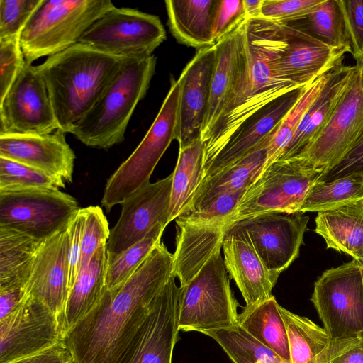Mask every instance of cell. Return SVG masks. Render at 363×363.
Wrapping results in <instances>:
<instances>
[{"instance_id": "obj_9", "label": "cell", "mask_w": 363, "mask_h": 363, "mask_svg": "<svg viewBox=\"0 0 363 363\" xmlns=\"http://www.w3.org/2000/svg\"><path fill=\"white\" fill-rule=\"evenodd\" d=\"M311 301L331 340L363 333V265L353 259L325 270L314 284Z\"/></svg>"}, {"instance_id": "obj_38", "label": "cell", "mask_w": 363, "mask_h": 363, "mask_svg": "<svg viewBox=\"0 0 363 363\" xmlns=\"http://www.w3.org/2000/svg\"><path fill=\"white\" fill-rule=\"evenodd\" d=\"M330 71L307 85L299 99L271 135L267 147V158L264 169L272 162L278 160L289 145L301 118L327 82Z\"/></svg>"}, {"instance_id": "obj_48", "label": "cell", "mask_w": 363, "mask_h": 363, "mask_svg": "<svg viewBox=\"0 0 363 363\" xmlns=\"http://www.w3.org/2000/svg\"><path fill=\"white\" fill-rule=\"evenodd\" d=\"M84 219V208H79L67 225V230L70 238L69 289L72 287L79 272V262Z\"/></svg>"}, {"instance_id": "obj_49", "label": "cell", "mask_w": 363, "mask_h": 363, "mask_svg": "<svg viewBox=\"0 0 363 363\" xmlns=\"http://www.w3.org/2000/svg\"><path fill=\"white\" fill-rule=\"evenodd\" d=\"M329 363H363V340L360 337L331 340Z\"/></svg>"}, {"instance_id": "obj_36", "label": "cell", "mask_w": 363, "mask_h": 363, "mask_svg": "<svg viewBox=\"0 0 363 363\" xmlns=\"http://www.w3.org/2000/svg\"><path fill=\"white\" fill-rule=\"evenodd\" d=\"M363 199V174H353L330 182H318L306 195L299 213L319 212Z\"/></svg>"}, {"instance_id": "obj_46", "label": "cell", "mask_w": 363, "mask_h": 363, "mask_svg": "<svg viewBox=\"0 0 363 363\" xmlns=\"http://www.w3.org/2000/svg\"><path fill=\"white\" fill-rule=\"evenodd\" d=\"M246 19L243 0H220L214 22L216 44Z\"/></svg>"}, {"instance_id": "obj_42", "label": "cell", "mask_w": 363, "mask_h": 363, "mask_svg": "<svg viewBox=\"0 0 363 363\" xmlns=\"http://www.w3.org/2000/svg\"><path fill=\"white\" fill-rule=\"evenodd\" d=\"M43 0H0V39L20 37Z\"/></svg>"}, {"instance_id": "obj_47", "label": "cell", "mask_w": 363, "mask_h": 363, "mask_svg": "<svg viewBox=\"0 0 363 363\" xmlns=\"http://www.w3.org/2000/svg\"><path fill=\"white\" fill-rule=\"evenodd\" d=\"M353 174H363V134L340 161L323 174L320 182H330Z\"/></svg>"}, {"instance_id": "obj_18", "label": "cell", "mask_w": 363, "mask_h": 363, "mask_svg": "<svg viewBox=\"0 0 363 363\" xmlns=\"http://www.w3.org/2000/svg\"><path fill=\"white\" fill-rule=\"evenodd\" d=\"M70 238L67 227L43 242L37 252L25 298L40 301L60 318L69 293Z\"/></svg>"}, {"instance_id": "obj_40", "label": "cell", "mask_w": 363, "mask_h": 363, "mask_svg": "<svg viewBox=\"0 0 363 363\" xmlns=\"http://www.w3.org/2000/svg\"><path fill=\"white\" fill-rule=\"evenodd\" d=\"M65 182L42 171L0 157V190L23 189H58Z\"/></svg>"}, {"instance_id": "obj_15", "label": "cell", "mask_w": 363, "mask_h": 363, "mask_svg": "<svg viewBox=\"0 0 363 363\" xmlns=\"http://www.w3.org/2000/svg\"><path fill=\"white\" fill-rule=\"evenodd\" d=\"M172 276L116 363H172L179 334L180 286Z\"/></svg>"}, {"instance_id": "obj_44", "label": "cell", "mask_w": 363, "mask_h": 363, "mask_svg": "<svg viewBox=\"0 0 363 363\" xmlns=\"http://www.w3.org/2000/svg\"><path fill=\"white\" fill-rule=\"evenodd\" d=\"M25 64L19 37L0 39V99Z\"/></svg>"}, {"instance_id": "obj_14", "label": "cell", "mask_w": 363, "mask_h": 363, "mask_svg": "<svg viewBox=\"0 0 363 363\" xmlns=\"http://www.w3.org/2000/svg\"><path fill=\"white\" fill-rule=\"evenodd\" d=\"M172 173L141 187L121 203V216L106 242L107 264L143 239L158 224H169Z\"/></svg>"}, {"instance_id": "obj_51", "label": "cell", "mask_w": 363, "mask_h": 363, "mask_svg": "<svg viewBox=\"0 0 363 363\" xmlns=\"http://www.w3.org/2000/svg\"><path fill=\"white\" fill-rule=\"evenodd\" d=\"M25 299L23 287L11 288L0 291V320L4 318L16 308Z\"/></svg>"}, {"instance_id": "obj_22", "label": "cell", "mask_w": 363, "mask_h": 363, "mask_svg": "<svg viewBox=\"0 0 363 363\" xmlns=\"http://www.w3.org/2000/svg\"><path fill=\"white\" fill-rule=\"evenodd\" d=\"M65 133L58 129L45 135H0V157L71 183L75 154L66 141Z\"/></svg>"}, {"instance_id": "obj_23", "label": "cell", "mask_w": 363, "mask_h": 363, "mask_svg": "<svg viewBox=\"0 0 363 363\" xmlns=\"http://www.w3.org/2000/svg\"><path fill=\"white\" fill-rule=\"evenodd\" d=\"M222 247L225 269L239 289L245 306L271 298L280 274L265 267L246 231L236 226L230 227Z\"/></svg>"}, {"instance_id": "obj_53", "label": "cell", "mask_w": 363, "mask_h": 363, "mask_svg": "<svg viewBox=\"0 0 363 363\" xmlns=\"http://www.w3.org/2000/svg\"><path fill=\"white\" fill-rule=\"evenodd\" d=\"M362 265H363V262H362ZM359 337L363 340V333L360 335Z\"/></svg>"}, {"instance_id": "obj_16", "label": "cell", "mask_w": 363, "mask_h": 363, "mask_svg": "<svg viewBox=\"0 0 363 363\" xmlns=\"http://www.w3.org/2000/svg\"><path fill=\"white\" fill-rule=\"evenodd\" d=\"M62 341L58 316L43 303L25 298L0 320V363L34 354Z\"/></svg>"}, {"instance_id": "obj_10", "label": "cell", "mask_w": 363, "mask_h": 363, "mask_svg": "<svg viewBox=\"0 0 363 363\" xmlns=\"http://www.w3.org/2000/svg\"><path fill=\"white\" fill-rule=\"evenodd\" d=\"M79 208L75 198L58 189L0 190V228L43 242L66 228Z\"/></svg>"}, {"instance_id": "obj_4", "label": "cell", "mask_w": 363, "mask_h": 363, "mask_svg": "<svg viewBox=\"0 0 363 363\" xmlns=\"http://www.w3.org/2000/svg\"><path fill=\"white\" fill-rule=\"evenodd\" d=\"M156 64L153 55L125 57L95 104L69 133L88 147L106 150L122 143L134 110L149 89Z\"/></svg>"}, {"instance_id": "obj_19", "label": "cell", "mask_w": 363, "mask_h": 363, "mask_svg": "<svg viewBox=\"0 0 363 363\" xmlns=\"http://www.w3.org/2000/svg\"><path fill=\"white\" fill-rule=\"evenodd\" d=\"M216 48L198 50L179 77L182 82L175 140L179 148L201 140Z\"/></svg>"}, {"instance_id": "obj_20", "label": "cell", "mask_w": 363, "mask_h": 363, "mask_svg": "<svg viewBox=\"0 0 363 363\" xmlns=\"http://www.w3.org/2000/svg\"><path fill=\"white\" fill-rule=\"evenodd\" d=\"M287 45L275 62L277 75L304 86L342 63L350 50L330 46L289 25H282Z\"/></svg>"}, {"instance_id": "obj_11", "label": "cell", "mask_w": 363, "mask_h": 363, "mask_svg": "<svg viewBox=\"0 0 363 363\" xmlns=\"http://www.w3.org/2000/svg\"><path fill=\"white\" fill-rule=\"evenodd\" d=\"M165 39L158 16L114 6L85 31L79 43L118 57H139L152 55Z\"/></svg>"}, {"instance_id": "obj_35", "label": "cell", "mask_w": 363, "mask_h": 363, "mask_svg": "<svg viewBox=\"0 0 363 363\" xmlns=\"http://www.w3.org/2000/svg\"><path fill=\"white\" fill-rule=\"evenodd\" d=\"M284 25L297 28L330 46L347 48L351 52L338 0H323L303 18Z\"/></svg>"}, {"instance_id": "obj_33", "label": "cell", "mask_w": 363, "mask_h": 363, "mask_svg": "<svg viewBox=\"0 0 363 363\" xmlns=\"http://www.w3.org/2000/svg\"><path fill=\"white\" fill-rule=\"evenodd\" d=\"M203 178V143L201 140L179 148L172 172L168 223L186 213Z\"/></svg>"}, {"instance_id": "obj_7", "label": "cell", "mask_w": 363, "mask_h": 363, "mask_svg": "<svg viewBox=\"0 0 363 363\" xmlns=\"http://www.w3.org/2000/svg\"><path fill=\"white\" fill-rule=\"evenodd\" d=\"M238 306L218 251L186 285L180 286L179 329L205 335L235 326Z\"/></svg>"}, {"instance_id": "obj_37", "label": "cell", "mask_w": 363, "mask_h": 363, "mask_svg": "<svg viewBox=\"0 0 363 363\" xmlns=\"http://www.w3.org/2000/svg\"><path fill=\"white\" fill-rule=\"evenodd\" d=\"M205 335L220 346L233 363H288L238 325Z\"/></svg>"}, {"instance_id": "obj_26", "label": "cell", "mask_w": 363, "mask_h": 363, "mask_svg": "<svg viewBox=\"0 0 363 363\" xmlns=\"http://www.w3.org/2000/svg\"><path fill=\"white\" fill-rule=\"evenodd\" d=\"M220 0H167L168 25L175 39L197 48L216 45L214 22Z\"/></svg>"}, {"instance_id": "obj_39", "label": "cell", "mask_w": 363, "mask_h": 363, "mask_svg": "<svg viewBox=\"0 0 363 363\" xmlns=\"http://www.w3.org/2000/svg\"><path fill=\"white\" fill-rule=\"evenodd\" d=\"M158 224L141 240L122 252L113 262L107 264L106 286L111 290L125 282L145 260L152 250L161 241L165 229Z\"/></svg>"}, {"instance_id": "obj_45", "label": "cell", "mask_w": 363, "mask_h": 363, "mask_svg": "<svg viewBox=\"0 0 363 363\" xmlns=\"http://www.w3.org/2000/svg\"><path fill=\"white\" fill-rule=\"evenodd\" d=\"M351 54L355 61L363 60V0H338Z\"/></svg>"}, {"instance_id": "obj_13", "label": "cell", "mask_w": 363, "mask_h": 363, "mask_svg": "<svg viewBox=\"0 0 363 363\" xmlns=\"http://www.w3.org/2000/svg\"><path fill=\"white\" fill-rule=\"evenodd\" d=\"M58 129L45 80L37 65L25 61L0 99V135H45Z\"/></svg>"}, {"instance_id": "obj_30", "label": "cell", "mask_w": 363, "mask_h": 363, "mask_svg": "<svg viewBox=\"0 0 363 363\" xmlns=\"http://www.w3.org/2000/svg\"><path fill=\"white\" fill-rule=\"evenodd\" d=\"M275 297L245 306L238 314V325L282 359L291 362L286 325Z\"/></svg>"}, {"instance_id": "obj_8", "label": "cell", "mask_w": 363, "mask_h": 363, "mask_svg": "<svg viewBox=\"0 0 363 363\" xmlns=\"http://www.w3.org/2000/svg\"><path fill=\"white\" fill-rule=\"evenodd\" d=\"M323 172L296 158L274 161L246 190L231 218V226L262 213H299L306 195L320 182Z\"/></svg>"}, {"instance_id": "obj_41", "label": "cell", "mask_w": 363, "mask_h": 363, "mask_svg": "<svg viewBox=\"0 0 363 363\" xmlns=\"http://www.w3.org/2000/svg\"><path fill=\"white\" fill-rule=\"evenodd\" d=\"M85 219L82 237L79 272L86 267L99 247L106 242L110 230L108 223L99 206L84 208ZM78 272V274H79Z\"/></svg>"}, {"instance_id": "obj_31", "label": "cell", "mask_w": 363, "mask_h": 363, "mask_svg": "<svg viewBox=\"0 0 363 363\" xmlns=\"http://www.w3.org/2000/svg\"><path fill=\"white\" fill-rule=\"evenodd\" d=\"M41 243L20 232L0 228V291L25 287Z\"/></svg>"}, {"instance_id": "obj_34", "label": "cell", "mask_w": 363, "mask_h": 363, "mask_svg": "<svg viewBox=\"0 0 363 363\" xmlns=\"http://www.w3.org/2000/svg\"><path fill=\"white\" fill-rule=\"evenodd\" d=\"M286 325L291 363H329L331 340L310 319L279 306Z\"/></svg>"}, {"instance_id": "obj_29", "label": "cell", "mask_w": 363, "mask_h": 363, "mask_svg": "<svg viewBox=\"0 0 363 363\" xmlns=\"http://www.w3.org/2000/svg\"><path fill=\"white\" fill-rule=\"evenodd\" d=\"M267 145L264 140L228 167L203 179L187 212L203 208L221 194L249 188L266 166Z\"/></svg>"}, {"instance_id": "obj_52", "label": "cell", "mask_w": 363, "mask_h": 363, "mask_svg": "<svg viewBox=\"0 0 363 363\" xmlns=\"http://www.w3.org/2000/svg\"><path fill=\"white\" fill-rule=\"evenodd\" d=\"M263 0H243L247 18L259 17Z\"/></svg>"}, {"instance_id": "obj_1", "label": "cell", "mask_w": 363, "mask_h": 363, "mask_svg": "<svg viewBox=\"0 0 363 363\" xmlns=\"http://www.w3.org/2000/svg\"><path fill=\"white\" fill-rule=\"evenodd\" d=\"M172 259L161 240L125 282L106 289L63 339L73 363L116 362L172 276Z\"/></svg>"}, {"instance_id": "obj_2", "label": "cell", "mask_w": 363, "mask_h": 363, "mask_svg": "<svg viewBox=\"0 0 363 363\" xmlns=\"http://www.w3.org/2000/svg\"><path fill=\"white\" fill-rule=\"evenodd\" d=\"M286 45L283 26L277 22L262 17L247 18L238 28L234 80L222 115L203 141V172L250 117L302 87L276 72L275 62Z\"/></svg>"}, {"instance_id": "obj_27", "label": "cell", "mask_w": 363, "mask_h": 363, "mask_svg": "<svg viewBox=\"0 0 363 363\" xmlns=\"http://www.w3.org/2000/svg\"><path fill=\"white\" fill-rule=\"evenodd\" d=\"M315 223L327 248L363 262V199L319 211Z\"/></svg>"}, {"instance_id": "obj_25", "label": "cell", "mask_w": 363, "mask_h": 363, "mask_svg": "<svg viewBox=\"0 0 363 363\" xmlns=\"http://www.w3.org/2000/svg\"><path fill=\"white\" fill-rule=\"evenodd\" d=\"M353 69L354 65L341 63L330 71L327 82L307 108L291 141L278 160L297 157L320 133L340 99Z\"/></svg>"}, {"instance_id": "obj_3", "label": "cell", "mask_w": 363, "mask_h": 363, "mask_svg": "<svg viewBox=\"0 0 363 363\" xmlns=\"http://www.w3.org/2000/svg\"><path fill=\"white\" fill-rule=\"evenodd\" d=\"M124 58L77 43L37 65L59 129L70 133L95 104Z\"/></svg>"}, {"instance_id": "obj_43", "label": "cell", "mask_w": 363, "mask_h": 363, "mask_svg": "<svg viewBox=\"0 0 363 363\" xmlns=\"http://www.w3.org/2000/svg\"><path fill=\"white\" fill-rule=\"evenodd\" d=\"M323 0H263L261 14L267 20L281 25L303 18Z\"/></svg>"}, {"instance_id": "obj_50", "label": "cell", "mask_w": 363, "mask_h": 363, "mask_svg": "<svg viewBox=\"0 0 363 363\" xmlns=\"http://www.w3.org/2000/svg\"><path fill=\"white\" fill-rule=\"evenodd\" d=\"M9 363H73L72 354L64 342L34 354Z\"/></svg>"}, {"instance_id": "obj_24", "label": "cell", "mask_w": 363, "mask_h": 363, "mask_svg": "<svg viewBox=\"0 0 363 363\" xmlns=\"http://www.w3.org/2000/svg\"><path fill=\"white\" fill-rule=\"evenodd\" d=\"M306 86L297 88L281 96L244 122L204 170L203 180L228 167L269 138Z\"/></svg>"}, {"instance_id": "obj_12", "label": "cell", "mask_w": 363, "mask_h": 363, "mask_svg": "<svg viewBox=\"0 0 363 363\" xmlns=\"http://www.w3.org/2000/svg\"><path fill=\"white\" fill-rule=\"evenodd\" d=\"M362 134L363 60H360L354 65L349 82L325 125L294 158L323 169L324 174L340 161Z\"/></svg>"}, {"instance_id": "obj_21", "label": "cell", "mask_w": 363, "mask_h": 363, "mask_svg": "<svg viewBox=\"0 0 363 363\" xmlns=\"http://www.w3.org/2000/svg\"><path fill=\"white\" fill-rule=\"evenodd\" d=\"M176 249L172 254V276L180 286L186 285L209 259L221 250L226 233V221L205 220L184 213L175 219Z\"/></svg>"}, {"instance_id": "obj_6", "label": "cell", "mask_w": 363, "mask_h": 363, "mask_svg": "<svg viewBox=\"0 0 363 363\" xmlns=\"http://www.w3.org/2000/svg\"><path fill=\"white\" fill-rule=\"evenodd\" d=\"M181 79H171L170 89L145 137L106 184L101 205L109 213L135 191L150 183V178L176 138Z\"/></svg>"}, {"instance_id": "obj_5", "label": "cell", "mask_w": 363, "mask_h": 363, "mask_svg": "<svg viewBox=\"0 0 363 363\" xmlns=\"http://www.w3.org/2000/svg\"><path fill=\"white\" fill-rule=\"evenodd\" d=\"M114 6L110 0H43L19 37L25 61L32 64L77 44Z\"/></svg>"}, {"instance_id": "obj_28", "label": "cell", "mask_w": 363, "mask_h": 363, "mask_svg": "<svg viewBox=\"0 0 363 363\" xmlns=\"http://www.w3.org/2000/svg\"><path fill=\"white\" fill-rule=\"evenodd\" d=\"M106 242L102 243L82 268L71 288L60 318L62 337L99 303L106 289Z\"/></svg>"}, {"instance_id": "obj_17", "label": "cell", "mask_w": 363, "mask_h": 363, "mask_svg": "<svg viewBox=\"0 0 363 363\" xmlns=\"http://www.w3.org/2000/svg\"><path fill=\"white\" fill-rule=\"evenodd\" d=\"M308 220L301 213L270 212L232 226L245 230L265 267L281 274L298 257Z\"/></svg>"}, {"instance_id": "obj_54", "label": "cell", "mask_w": 363, "mask_h": 363, "mask_svg": "<svg viewBox=\"0 0 363 363\" xmlns=\"http://www.w3.org/2000/svg\"></svg>"}, {"instance_id": "obj_32", "label": "cell", "mask_w": 363, "mask_h": 363, "mask_svg": "<svg viewBox=\"0 0 363 363\" xmlns=\"http://www.w3.org/2000/svg\"><path fill=\"white\" fill-rule=\"evenodd\" d=\"M238 28L215 45L216 61L203 126L202 142L222 115L233 83L237 60Z\"/></svg>"}]
</instances>
